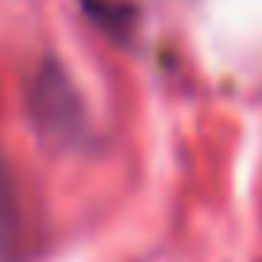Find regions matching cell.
<instances>
[{
  "label": "cell",
  "instance_id": "cell-1",
  "mask_svg": "<svg viewBox=\"0 0 262 262\" xmlns=\"http://www.w3.org/2000/svg\"><path fill=\"white\" fill-rule=\"evenodd\" d=\"M31 104H35V120H39L50 135H58V139H66L70 127H81L77 93H74V85L66 81V74L58 70V66H47V70L35 77Z\"/></svg>",
  "mask_w": 262,
  "mask_h": 262
},
{
  "label": "cell",
  "instance_id": "cell-2",
  "mask_svg": "<svg viewBox=\"0 0 262 262\" xmlns=\"http://www.w3.org/2000/svg\"><path fill=\"white\" fill-rule=\"evenodd\" d=\"M4 162H0V251H8V243L16 235H12V228H16V208H12V189H8V178H4Z\"/></svg>",
  "mask_w": 262,
  "mask_h": 262
}]
</instances>
